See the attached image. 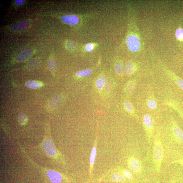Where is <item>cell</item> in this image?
Returning a JSON list of instances; mask_svg holds the SVG:
<instances>
[{
  "label": "cell",
  "instance_id": "2",
  "mask_svg": "<svg viewBox=\"0 0 183 183\" xmlns=\"http://www.w3.org/2000/svg\"><path fill=\"white\" fill-rule=\"evenodd\" d=\"M42 146L44 152L48 157L53 160L57 159L59 153L51 137H45L43 141Z\"/></svg>",
  "mask_w": 183,
  "mask_h": 183
},
{
  "label": "cell",
  "instance_id": "18",
  "mask_svg": "<svg viewBox=\"0 0 183 183\" xmlns=\"http://www.w3.org/2000/svg\"><path fill=\"white\" fill-rule=\"evenodd\" d=\"M175 36L177 39L181 42L183 41V29L181 27L178 28L175 32Z\"/></svg>",
  "mask_w": 183,
  "mask_h": 183
},
{
  "label": "cell",
  "instance_id": "30",
  "mask_svg": "<svg viewBox=\"0 0 183 183\" xmlns=\"http://www.w3.org/2000/svg\"><path fill=\"white\" fill-rule=\"evenodd\" d=\"M25 2V0H15V3L17 6H20L23 4Z\"/></svg>",
  "mask_w": 183,
  "mask_h": 183
},
{
  "label": "cell",
  "instance_id": "3",
  "mask_svg": "<svg viewBox=\"0 0 183 183\" xmlns=\"http://www.w3.org/2000/svg\"><path fill=\"white\" fill-rule=\"evenodd\" d=\"M127 44L129 49L133 52L139 51L140 47L139 38L134 34H132L127 37Z\"/></svg>",
  "mask_w": 183,
  "mask_h": 183
},
{
  "label": "cell",
  "instance_id": "16",
  "mask_svg": "<svg viewBox=\"0 0 183 183\" xmlns=\"http://www.w3.org/2000/svg\"><path fill=\"white\" fill-rule=\"evenodd\" d=\"M26 85L27 87L33 89L39 88L41 86V84L40 82L32 81H27Z\"/></svg>",
  "mask_w": 183,
  "mask_h": 183
},
{
  "label": "cell",
  "instance_id": "12",
  "mask_svg": "<svg viewBox=\"0 0 183 183\" xmlns=\"http://www.w3.org/2000/svg\"><path fill=\"white\" fill-rule=\"evenodd\" d=\"M62 101V97L60 95H57L52 99L50 106L52 108L54 109L60 105Z\"/></svg>",
  "mask_w": 183,
  "mask_h": 183
},
{
  "label": "cell",
  "instance_id": "8",
  "mask_svg": "<svg viewBox=\"0 0 183 183\" xmlns=\"http://www.w3.org/2000/svg\"><path fill=\"white\" fill-rule=\"evenodd\" d=\"M33 54L32 50L26 49L22 50L17 55L16 59L17 60L20 62L25 61L28 60Z\"/></svg>",
  "mask_w": 183,
  "mask_h": 183
},
{
  "label": "cell",
  "instance_id": "17",
  "mask_svg": "<svg viewBox=\"0 0 183 183\" xmlns=\"http://www.w3.org/2000/svg\"><path fill=\"white\" fill-rule=\"evenodd\" d=\"M92 73V71L91 69H87L77 72L76 75L78 77H85L90 75Z\"/></svg>",
  "mask_w": 183,
  "mask_h": 183
},
{
  "label": "cell",
  "instance_id": "7",
  "mask_svg": "<svg viewBox=\"0 0 183 183\" xmlns=\"http://www.w3.org/2000/svg\"><path fill=\"white\" fill-rule=\"evenodd\" d=\"M45 172L47 177L52 183H60L63 180V177L58 172L41 167Z\"/></svg>",
  "mask_w": 183,
  "mask_h": 183
},
{
  "label": "cell",
  "instance_id": "5",
  "mask_svg": "<svg viewBox=\"0 0 183 183\" xmlns=\"http://www.w3.org/2000/svg\"><path fill=\"white\" fill-rule=\"evenodd\" d=\"M129 167L133 172L136 173H141L143 170V165L141 161L138 158L134 157H130L128 160Z\"/></svg>",
  "mask_w": 183,
  "mask_h": 183
},
{
  "label": "cell",
  "instance_id": "27",
  "mask_svg": "<svg viewBox=\"0 0 183 183\" xmlns=\"http://www.w3.org/2000/svg\"><path fill=\"white\" fill-rule=\"evenodd\" d=\"M176 81L179 87L183 90V80L180 78H177Z\"/></svg>",
  "mask_w": 183,
  "mask_h": 183
},
{
  "label": "cell",
  "instance_id": "29",
  "mask_svg": "<svg viewBox=\"0 0 183 183\" xmlns=\"http://www.w3.org/2000/svg\"><path fill=\"white\" fill-rule=\"evenodd\" d=\"M93 49H94V45L92 44H89L86 46L85 49L88 52L91 51Z\"/></svg>",
  "mask_w": 183,
  "mask_h": 183
},
{
  "label": "cell",
  "instance_id": "25",
  "mask_svg": "<svg viewBox=\"0 0 183 183\" xmlns=\"http://www.w3.org/2000/svg\"><path fill=\"white\" fill-rule=\"evenodd\" d=\"M123 174L124 177L126 178L131 179L133 178V175L131 173L127 170H123Z\"/></svg>",
  "mask_w": 183,
  "mask_h": 183
},
{
  "label": "cell",
  "instance_id": "22",
  "mask_svg": "<svg viewBox=\"0 0 183 183\" xmlns=\"http://www.w3.org/2000/svg\"><path fill=\"white\" fill-rule=\"evenodd\" d=\"M115 70L116 73L119 75L122 74L123 73V67L121 63H117L115 65Z\"/></svg>",
  "mask_w": 183,
  "mask_h": 183
},
{
  "label": "cell",
  "instance_id": "9",
  "mask_svg": "<svg viewBox=\"0 0 183 183\" xmlns=\"http://www.w3.org/2000/svg\"><path fill=\"white\" fill-rule=\"evenodd\" d=\"M61 20L65 23L71 25H75L79 22V19L77 16L74 15H67L62 16Z\"/></svg>",
  "mask_w": 183,
  "mask_h": 183
},
{
  "label": "cell",
  "instance_id": "20",
  "mask_svg": "<svg viewBox=\"0 0 183 183\" xmlns=\"http://www.w3.org/2000/svg\"><path fill=\"white\" fill-rule=\"evenodd\" d=\"M124 104L127 112L130 113H132L133 112V106L132 103L129 101L126 100L124 102Z\"/></svg>",
  "mask_w": 183,
  "mask_h": 183
},
{
  "label": "cell",
  "instance_id": "23",
  "mask_svg": "<svg viewBox=\"0 0 183 183\" xmlns=\"http://www.w3.org/2000/svg\"><path fill=\"white\" fill-rule=\"evenodd\" d=\"M134 84L132 81H130L127 84L126 88V92L127 93H130L133 90L134 88Z\"/></svg>",
  "mask_w": 183,
  "mask_h": 183
},
{
  "label": "cell",
  "instance_id": "14",
  "mask_svg": "<svg viewBox=\"0 0 183 183\" xmlns=\"http://www.w3.org/2000/svg\"><path fill=\"white\" fill-rule=\"evenodd\" d=\"M97 153V148L95 146H94L92 148L91 151L90 159H89V163H90L91 170L93 167V165L95 163V158Z\"/></svg>",
  "mask_w": 183,
  "mask_h": 183
},
{
  "label": "cell",
  "instance_id": "6",
  "mask_svg": "<svg viewBox=\"0 0 183 183\" xmlns=\"http://www.w3.org/2000/svg\"><path fill=\"white\" fill-rule=\"evenodd\" d=\"M173 139L172 141L174 143L183 145V132L177 125H174L172 127Z\"/></svg>",
  "mask_w": 183,
  "mask_h": 183
},
{
  "label": "cell",
  "instance_id": "1",
  "mask_svg": "<svg viewBox=\"0 0 183 183\" xmlns=\"http://www.w3.org/2000/svg\"><path fill=\"white\" fill-rule=\"evenodd\" d=\"M164 155L163 140L160 136L155 137L154 142L153 159L155 168L158 172H160Z\"/></svg>",
  "mask_w": 183,
  "mask_h": 183
},
{
  "label": "cell",
  "instance_id": "21",
  "mask_svg": "<svg viewBox=\"0 0 183 183\" xmlns=\"http://www.w3.org/2000/svg\"><path fill=\"white\" fill-rule=\"evenodd\" d=\"M48 67L49 70L52 71H54L56 70V64L55 61L53 59H50L48 61Z\"/></svg>",
  "mask_w": 183,
  "mask_h": 183
},
{
  "label": "cell",
  "instance_id": "11",
  "mask_svg": "<svg viewBox=\"0 0 183 183\" xmlns=\"http://www.w3.org/2000/svg\"><path fill=\"white\" fill-rule=\"evenodd\" d=\"M106 83V79L104 76L100 77L97 79L95 85L96 89L99 91L103 90Z\"/></svg>",
  "mask_w": 183,
  "mask_h": 183
},
{
  "label": "cell",
  "instance_id": "13",
  "mask_svg": "<svg viewBox=\"0 0 183 183\" xmlns=\"http://www.w3.org/2000/svg\"><path fill=\"white\" fill-rule=\"evenodd\" d=\"M135 69V68L133 64L131 62H128L125 65V73L128 75L132 74L134 73Z\"/></svg>",
  "mask_w": 183,
  "mask_h": 183
},
{
  "label": "cell",
  "instance_id": "4",
  "mask_svg": "<svg viewBox=\"0 0 183 183\" xmlns=\"http://www.w3.org/2000/svg\"><path fill=\"white\" fill-rule=\"evenodd\" d=\"M144 125L147 130V137L149 142L152 137L153 127V123L152 119L149 115H146L144 116L143 119Z\"/></svg>",
  "mask_w": 183,
  "mask_h": 183
},
{
  "label": "cell",
  "instance_id": "10",
  "mask_svg": "<svg viewBox=\"0 0 183 183\" xmlns=\"http://www.w3.org/2000/svg\"><path fill=\"white\" fill-rule=\"evenodd\" d=\"M30 23L27 20H23L17 23L12 27V29L15 31H20L25 30L29 27Z\"/></svg>",
  "mask_w": 183,
  "mask_h": 183
},
{
  "label": "cell",
  "instance_id": "19",
  "mask_svg": "<svg viewBox=\"0 0 183 183\" xmlns=\"http://www.w3.org/2000/svg\"><path fill=\"white\" fill-rule=\"evenodd\" d=\"M19 121L21 125H25L27 121V117L25 114H20L19 117Z\"/></svg>",
  "mask_w": 183,
  "mask_h": 183
},
{
  "label": "cell",
  "instance_id": "15",
  "mask_svg": "<svg viewBox=\"0 0 183 183\" xmlns=\"http://www.w3.org/2000/svg\"><path fill=\"white\" fill-rule=\"evenodd\" d=\"M111 177L112 180L116 182L122 183L125 181V177L119 173H114L112 174Z\"/></svg>",
  "mask_w": 183,
  "mask_h": 183
},
{
  "label": "cell",
  "instance_id": "31",
  "mask_svg": "<svg viewBox=\"0 0 183 183\" xmlns=\"http://www.w3.org/2000/svg\"><path fill=\"white\" fill-rule=\"evenodd\" d=\"M175 163H178L181 164L183 166V159L180 160H178L175 161Z\"/></svg>",
  "mask_w": 183,
  "mask_h": 183
},
{
  "label": "cell",
  "instance_id": "28",
  "mask_svg": "<svg viewBox=\"0 0 183 183\" xmlns=\"http://www.w3.org/2000/svg\"><path fill=\"white\" fill-rule=\"evenodd\" d=\"M67 47L69 50H72L74 49L75 44L71 42H68L67 44Z\"/></svg>",
  "mask_w": 183,
  "mask_h": 183
},
{
  "label": "cell",
  "instance_id": "24",
  "mask_svg": "<svg viewBox=\"0 0 183 183\" xmlns=\"http://www.w3.org/2000/svg\"><path fill=\"white\" fill-rule=\"evenodd\" d=\"M147 104L148 107L151 109H155L157 106L156 102L153 100H150L148 101Z\"/></svg>",
  "mask_w": 183,
  "mask_h": 183
},
{
  "label": "cell",
  "instance_id": "26",
  "mask_svg": "<svg viewBox=\"0 0 183 183\" xmlns=\"http://www.w3.org/2000/svg\"><path fill=\"white\" fill-rule=\"evenodd\" d=\"M29 64V67L31 68H34L37 66L39 64V62L37 60L31 61Z\"/></svg>",
  "mask_w": 183,
  "mask_h": 183
}]
</instances>
